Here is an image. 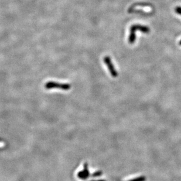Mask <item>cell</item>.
Returning a JSON list of instances; mask_svg holds the SVG:
<instances>
[{
	"instance_id": "5",
	"label": "cell",
	"mask_w": 181,
	"mask_h": 181,
	"mask_svg": "<svg viewBox=\"0 0 181 181\" xmlns=\"http://www.w3.org/2000/svg\"><path fill=\"white\" fill-rule=\"evenodd\" d=\"M128 41L130 44H133L135 43L136 41V32L130 30Z\"/></svg>"
},
{
	"instance_id": "1",
	"label": "cell",
	"mask_w": 181,
	"mask_h": 181,
	"mask_svg": "<svg viewBox=\"0 0 181 181\" xmlns=\"http://www.w3.org/2000/svg\"><path fill=\"white\" fill-rule=\"evenodd\" d=\"M45 87L47 89H59L63 90H68L70 89L71 86L69 84L59 83L55 81H48L45 84Z\"/></svg>"
},
{
	"instance_id": "2",
	"label": "cell",
	"mask_w": 181,
	"mask_h": 181,
	"mask_svg": "<svg viewBox=\"0 0 181 181\" xmlns=\"http://www.w3.org/2000/svg\"><path fill=\"white\" fill-rule=\"evenodd\" d=\"M104 62L105 63V64L107 66L108 70H109L111 75L113 77H117L118 76V72L116 70V69L113 65V63L112 61L111 58L109 56H105L104 57Z\"/></svg>"
},
{
	"instance_id": "3",
	"label": "cell",
	"mask_w": 181,
	"mask_h": 181,
	"mask_svg": "<svg viewBox=\"0 0 181 181\" xmlns=\"http://www.w3.org/2000/svg\"><path fill=\"white\" fill-rule=\"evenodd\" d=\"M130 30L135 32H136L137 31H140L144 33H149L151 31L150 28L148 27L140 25V24H134V25H132L130 28Z\"/></svg>"
},
{
	"instance_id": "10",
	"label": "cell",
	"mask_w": 181,
	"mask_h": 181,
	"mask_svg": "<svg viewBox=\"0 0 181 181\" xmlns=\"http://www.w3.org/2000/svg\"><path fill=\"white\" fill-rule=\"evenodd\" d=\"M91 181H105L104 180H91Z\"/></svg>"
},
{
	"instance_id": "8",
	"label": "cell",
	"mask_w": 181,
	"mask_h": 181,
	"mask_svg": "<svg viewBox=\"0 0 181 181\" xmlns=\"http://www.w3.org/2000/svg\"><path fill=\"white\" fill-rule=\"evenodd\" d=\"M102 175V172H96L94 174H93V176H95V177H97V176H99Z\"/></svg>"
},
{
	"instance_id": "11",
	"label": "cell",
	"mask_w": 181,
	"mask_h": 181,
	"mask_svg": "<svg viewBox=\"0 0 181 181\" xmlns=\"http://www.w3.org/2000/svg\"><path fill=\"white\" fill-rule=\"evenodd\" d=\"M179 45L181 46V39H180V41L179 42Z\"/></svg>"
},
{
	"instance_id": "6",
	"label": "cell",
	"mask_w": 181,
	"mask_h": 181,
	"mask_svg": "<svg viewBox=\"0 0 181 181\" xmlns=\"http://www.w3.org/2000/svg\"><path fill=\"white\" fill-rule=\"evenodd\" d=\"M146 180V178H145L144 176H140V177H138L137 178H136V179H132L131 180H129V181H145Z\"/></svg>"
},
{
	"instance_id": "4",
	"label": "cell",
	"mask_w": 181,
	"mask_h": 181,
	"mask_svg": "<svg viewBox=\"0 0 181 181\" xmlns=\"http://www.w3.org/2000/svg\"><path fill=\"white\" fill-rule=\"evenodd\" d=\"M84 170L79 172L77 174L78 178L81 179H86L89 176V171L88 170L87 164H84Z\"/></svg>"
},
{
	"instance_id": "7",
	"label": "cell",
	"mask_w": 181,
	"mask_h": 181,
	"mask_svg": "<svg viewBox=\"0 0 181 181\" xmlns=\"http://www.w3.org/2000/svg\"><path fill=\"white\" fill-rule=\"evenodd\" d=\"M175 11L176 12V13L181 15V7L178 6L175 8Z\"/></svg>"
},
{
	"instance_id": "9",
	"label": "cell",
	"mask_w": 181,
	"mask_h": 181,
	"mask_svg": "<svg viewBox=\"0 0 181 181\" xmlns=\"http://www.w3.org/2000/svg\"><path fill=\"white\" fill-rule=\"evenodd\" d=\"M4 146V144L2 142H0V147H3Z\"/></svg>"
}]
</instances>
